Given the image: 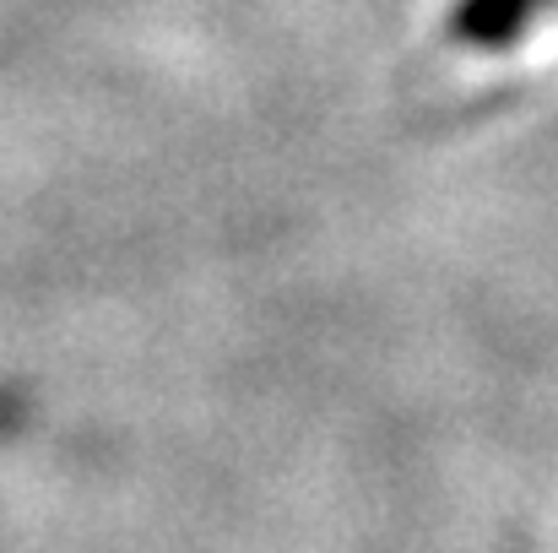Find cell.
Masks as SVG:
<instances>
[{
  "label": "cell",
  "mask_w": 558,
  "mask_h": 553,
  "mask_svg": "<svg viewBox=\"0 0 558 553\" xmlns=\"http://www.w3.org/2000/svg\"><path fill=\"white\" fill-rule=\"evenodd\" d=\"M548 11H558V0H450L445 44H456V49H510Z\"/></svg>",
  "instance_id": "cell-1"
}]
</instances>
